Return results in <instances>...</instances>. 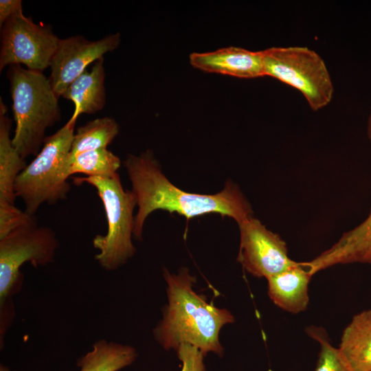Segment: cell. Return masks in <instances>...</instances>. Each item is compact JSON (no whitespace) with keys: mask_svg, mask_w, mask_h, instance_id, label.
Returning <instances> with one entry per match:
<instances>
[{"mask_svg":"<svg viewBox=\"0 0 371 371\" xmlns=\"http://www.w3.org/2000/svg\"><path fill=\"white\" fill-rule=\"evenodd\" d=\"M367 133H368V138L370 141L371 142V109H370V114H369L368 120Z\"/></svg>","mask_w":371,"mask_h":371,"instance_id":"cell-24","label":"cell"},{"mask_svg":"<svg viewBox=\"0 0 371 371\" xmlns=\"http://www.w3.org/2000/svg\"><path fill=\"white\" fill-rule=\"evenodd\" d=\"M59 246L55 232L38 223L22 226L0 239V341L4 339L14 317L12 297L23 283L21 267H34L54 262Z\"/></svg>","mask_w":371,"mask_h":371,"instance_id":"cell-4","label":"cell"},{"mask_svg":"<svg viewBox=\"0 0 371 371\" xmlns=\"http://www.w3.org/2000/svg\"><path fill=\"white\" fill-rule=\"evenodd\" d=\"M7 76L16 124L12 144L25 159L39 153L46 129L60 120L59 98L42 71L13 65Z\"/></svg>","mask_w":371,"mask_h":371,"instance_id":"cell-3","label":"cell"},{"mask_svg":"<svg viewBox=\"0 0 371 371\" xmlns=\"http://www.w3.org/2000/svg\"><path fill=\"white\" fill-rule=\"evenodd\" d=\"M182 363L181 371H206L203 352L188 344H181L176 351Z\"/></svg>","mask_w":371,"mask_h":371,"instance_id":"cell-22","label":"cell"},{"mask_svg":"<svg viewBox=\"0 0 371 371\" xmlns=\"http://www.w3.org/2000/svg\"><path fill=\"white\" fill-rule=\"evenodd\" d=\"M262 52L264 75L299 91L313 111L331 101L334 87L322 58L306 47H273Z\"/></svg>","mask_w":371,"mask_h":371,"instance_id":"cell-7","label":"cell"},{"mask_svg":"<svg viewBox=\"0 0 371 371\" xmlns=\"http://www.w3.org/2000/svg\"><path fill=\"white\" fill-rule=\"evenodd\" d=\"M75 124L68 121L46 137L39 153L16 178L14 192L28 214L34 216L41 205H54L67 199L71 189L67 162Z\"/></svg>","mask_w":371,"mask_h":371,"instance_id":"cell-5","label":"cell"},{"mask_svg":"<svg viewBox=\"0 0 371 371\" xmlns=\"http://www.w3.org/2000/svg\"><path fill=\"white\" fill-rule=\"evenodd\" d=\"M137 206L133 236L142 238L148 216L155 210L177 213L188 219L209 214L228 216L239 224L252 216L253 210L239 187L227 181L214 194L188 192L172 184L163 173L152 150L128 155L124 162Z\"/></svg>","mask_w":371,"mask_h":371,"instance_id":"cell-1","label":"cell"},{"mask_svg":"<svg viewBox=\"0 0 371 371\" xmlns=\"http://www.w3.org/2000/svg\"><path fill=\"white\" fill-rule=\"evenodd\" d=\"M23 12L21 0H1L0 1V27L12 16Z\"/></svg>","mask_w":371,"mask_h":371,"instance_id":"cell-23","label":"cell"},{"mask_svg":"<svg viewBox=\"0 0 371 371\" xmlns=\"http://www.w3.org/2000/svg\"><path fill=\"white\" fill-rule=\"evenodd\" d=\"M190 62L194 67L205 72L243 78L265 76L262 51L228 47L210 52L192 53Z\"/></svg>","mask_w":371,"mask_h":371,"instance_id":"cell-12","label":"cell"},{"mask_svg":"<svg viewBox=\"0 0 371 371\" xmlns=\"http://www.w3.org/2000/svg\"><path fill=\"white\" fill-rule=\"evenodd\" d=\"M338 349L350 371H371V309L352 317Z\"/></svg>","mask_w":371,"mask_h":371,"instance_id":"cell-15","label":"cell"},{"mask_svg":"<svg viewBox=\"0 0 371 371\" xmlns=\"http://www.w3.org/2000/svg\"><path fill=\"white\" fill-rule=\"evenodd\" d=\"M313 276L303 262L267 278V293L279 308L293 314L304 311L309 303L308 284Z\"/></svg>","mask_w":371,"mask_h":371,"instance_id":"cell-13","label":"cell"},{"mask_svg":"<svg viewBox=\"0 0 371 371\" xmlns=\"http://www.w3.org/2000/svg\"><path fill=\"white\" fill-rule=\"evenodd\" d=\"M136 349L130 345L100 339L77 361L80 371H118L133 363Z\"/></svg>","mask_w":371,"mask_h":371,"instance_id":"cell-17","label":"cell"},{"mask_svg":"<svg viewBox=\"0 0 371 371\" xmlns=\"http://www.w3.org/2000/svg\"><path fill=\"white\" fill-rule=\"evenodd\" d=\"M238 225L240 243L237 261L249 274L267 279L296 264L288 256L285 241L258 219L251 216Z\"/></svg>","mask_w":371,"mask_h":371,"instance_id":"cell-9","label":"cell"},{"mask_svg":"<svg viewBox=\"0 0 371 371\" xmlns=\"http://www.w3.org/2000/svg\"><path fill=\"white\" fill-rule=\"evenodd\" d=\"M121 160L107 148L89 150L76 155L68 159L69 177L74 174L86 177H109L118 173Z\"/></svg>","mask_w":371,"mask_h":371,"instance_id":"cell-19","label":"cell"},{"mask_svg":"<svg viewBox=\"0 0 371 371\" xmlns=\"http://www.w3.org/2000/svg\"><path fill=\"white\" fill-rule=\"evenodd\" d=\"M104 58L95 61L90 71L87 69L63 93V98L72 101L75 106L69 122H76L82 114H93L101 111L106 103Z\"/></svg>","mask_w":371,"mask_h":371,"instance_id":"cell-14","label":"cell"},{"mask_svg":"<svg viewBox=\"0 0 371 371\" xmlns=\"http://www.w3.org/2000/svg\"><path fill=\"white\" fill-rule=\"evenodd\" d=\"M34 223H37L34 216L14 204L0 201V239L22 226Z\"/></svg>","mask_w":371,"mask_h":371,"instance_id":"cell-21","label":"cell"},{"mask_svg":"<svg viewBox=\"0 0 371 371\" xmlns=\"http://www.w3.org/2000/svg\"><path fill=\"white\" fill-rule=\"evenodd\" d=\"M352 263L371 265V209L362 223L344 233L318 256L304 262L313 276L335 265Z\"/></svg>","mask_w":371,"mask_h":371,"instance_id":"cell-11","label":"cell"},{"mask_svg":"<svg viewBox=\"0 0 371 371\" xmlns=\"http://www.w3.org/2000/svg\"><path fill=\"white\" fill-rule=\"evenodd\" d=\"M8 108L0 100V201L14 204V183L27 164L12 144V120L6 115Z\"/></svg>","mask_w":371,"mask_h":371,"instance_id":"cell-16","label":"cell"},{"mask_svg":"<svg viewBox=\"0 0 371 371\" xmlns=\"http://www.w3.org/2000/svg\"><path fill=\"white\" fill-rule=\"evenodd\" d=\"M166 283L167 304L162 317L153 330L156 341L166 350H175L183 344L197 348L206 356L224 354L219 335L222 328L235 322L227 308L216 306L194 289L196 278L187 267L177 273L163 269Z\"/></svg>","mask_w":371,"mask_h":371,"instance_id":"cell-2","label":"cell"},{"mask_svg":"<svg viewBox=\"0 0 371 371\" xmlns=\"http://www.w3.org/2000/svg\"><path fill=\"white\" fill-rule=\"evenodd\" d=\"M72 180L76 186L87 183L93 186L103 204L107 232L93 239V246L99 251L95 258L104 269L116 270L136 252L132 242L135 196L131 190L123 188L118 173L109 177H76Z\"/></svg>","mask_w":371,"mask_h":371,"instance_id":"cell-6","label":"cell"},{"mask_svg":"<svg viewBox=\"0 0 371 371\" xmlns=\"http://www.w3.org/2000/svg\"><path fill=\"white\" fill-rule=\"evenodd\" d=\"M120 43L118 32L96 41H89L82 35L60 39L49 65V80L55 94L58 98L62 96L89 64L117 49Z\"/></svg>","mask_w":371,"mask_h":371,"instance_id":"cell-10","label":"cell"},{"mask_svg":"<svg viewBox=\"0 0 371 371\" xmlns=\"http://www.w3.org/2000/svg\"><path fill=\"white\" fill-rule=\"evenodd\" d=\"M306 334L317 341L320 349L314 371H350L344 361L338 348L334 347L326 330L320 326H310Z\"/></svg>","mask_w":371,"mask_h":371,"instance_id":"cell-20","label":"cell"},{"mask_svg":"<svg viewBox=\"0 0 371 371\" xmlns=\"http://www.w3.org/2000/svg\"><path fill=\"white\" fill-rule=\"evenodd\" d=\"M119 132V124L112 117H99L87 122L74 133L68 159L84 152L107 148Z\"/></svg>","mask_w":371,"mask_h":371,"instance_id":"cell-18","label":"cell"},{"mask_svg":"<svg viewBox=\"0 0 371 371\" xmlns=\"http://www.w3.org/2000/svg\"><path fill=\"white\" fill-rule=\"evenodd\" d=\"M60 40L50 26L34 23L23 12L12 16L1 28L0 71L24 65L43 72L49 67Z\"/></svg>","mask_w":371,"mask_h":371,"instance_id":"cell-8","label":"cell"}]
</instances>
